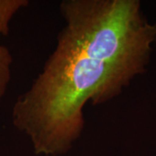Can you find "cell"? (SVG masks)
Here are the masks:
<instances>
[{
    "label": "cell",
    "instance_id": "cell-1",
    "mask_svg": "<svg viewBox=\"0 0 156 156\" xmlns=\"http://www.w3.org/2000/svg\"><path fill=\"white\" fill-rule=\"evenodd\" d=\"M132 79L77 29L65 23L41 72L12 107L14 127L45 155L63 154L83 132V108L121 94Z\"/></svg>",
    "mask_w": 156,
    "mask_h": 156
},
{
    "label": "cell",
    "instance_id": "cell-2",
    "mask_svg": "<svg viewBox=\"0 0 156 156\" xmlns=\"http://www.w3.org/2000/svg\"><path fill=\"white\" fill-rule=\"evenodd\" d=\"M28 0H0V36H7L10 23L21 9L28 6Z\"/></svg>",
    "mask_w": 156,
    "mask_h": 156
},
{
    "label": "cell",
    "instance_id": "cell-3",
    "mask_svg": "<svg viewBox=\"0 0 156 156\" xmlns=\"http://www.w3.org/2000/svg\"><path fill=\"white\" fill-rule=\"evenodd\" d=\"M13 57L10 50L0 44V101L6 94L11 81V67Z\"/></svg>",
    "mask_w": 156,
    "mask_h": 156
}]
</instances>
